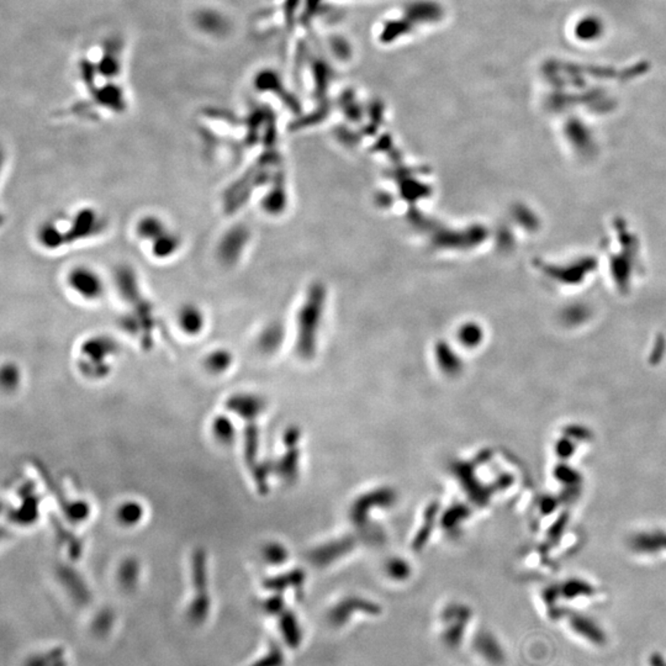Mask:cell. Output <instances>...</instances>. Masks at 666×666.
<instances>
[{
	"instance_id": "5b68a950",
	"label": "cell",
	"mask_w": 666,
	"mask_h": 666,
	"mask_svg": "<svg viewBox=\"0 0 666 666\" xmlns=\"http://www.w3.org/2000/svg\"><path fill=\"white\" fill-rule=\"evenodd\" d=\"M225 410L234 418L252 421L260 416L265 410V401L253 394H234L226 399Z\"/></svg>"
},
{
	"instance_id": "52a82bcc",
	"label": "cell",
	"mask_w": 666,
	"mask_h": 666,
	"mask_svg": "<svg viewBox=\"0 0 666 666\" xmlns=\"http://www.w3.org/2000/svg\"><path fill=\"white\" fill-rule=\"evenodd\" d=\"M116 524L124 528H135L142 522L146 516V510L142 502L136 500H126L117 505L115 510Z\"/></svg>"
},
{
	"instance_id": "277c9868",
	"label": "cell",
	"mask_w": 666,
	"mask_h": 666,
	"mask_svg": "<svg viewBox=\"0 0 666 666\" xmlns=\"http://www.w3.org/2000/svg\"><path fill=\"white\" fill-rule=\"evenodd\" d=\"M174 322L179 332L185 337H199L206 328L208 317L203 309L193 302H187L179 306Z\"/></svg>"
},
{
	"instance_id": "9c48e42d",
	"label": "cell",
	"mask_w": 666,
	"mask_h": 666,
	"mask_svg": "<svg viewBox=\"0 0 666 666\" xmlns=\"http://www.w3.org/2000/svg\"><path fill=\"white\" fill-rule=\"evenodd\" d=\"M24 666H69V661L66 649L57 646L29 656Z\"/></svg>"
},
{
	"instance_id": "6da1fadb",
	"label": "cell",
	"mask_w": 666,
	"mask_h": 666,
	"mask_svg": "<svg viewBox=\"0 0 666 666\" xmlns=\"http://www.w3.org/2000/svg\"><path fill=\"white\" fill-rule=\"evenodd\" d=\"M68 295L83 304H97L107 294V283L102 273L91 265H71L63 277Z\"/></svg>"
},
{
	"instance_id": "7c38bea8",
	"label": "cell",
	"mask_w": 666,
	"mask_h": 666,
	"mask_svg": "<svg viewBox=\"0 0 666 666\" xmlns=\"http://www.w3.org/2000/svg\"><path fill=\"white\" fill-rule=\"evenodd\" d=\"M286 550H285L284 547L280 545H265V550H263V557H265V561L268 563H272V564H279L283 560L286 558Z\"/></svg>"
},
{
	"instance_id": "8992f818",
	"label": "cell",
	"mask_w": 666,
	"mask_h": 666,
	"mask_svg": "<svg viewBox=\"0 0 666 666\" xmlns=\"http://www.w3.org/2000/svg\"><path fill=\"white\" fill-rule=\"evenodd\" d=\"M209 432L211 438L220 446H231L237 438V426L234 425L232 415L229 412L218 413L210 422Z\"/></svg>"
},
{
	"instance_id": "4fadbf2b",
	"label": "cell",
	"mask_w": 666,
	"mask_h": 666,
	"mask_svg": "<svg viewBox=\"0 0 666 666\" xmlns=\"http://www.w3.org/2000/svg\"><path fill=\"white\" fill-rule=\"evenodd\" d=\"M649 666H666V659L659 653H654L649 656Z\"/></svg>"
},
{
	"instance_id": "3957f363",
	"label": "cell",
	"mask_w": 666,
	"mask_h": 666,
	"mask_svg": "<svg viewBox=\"0 0 666 666\" xmlns=\"http://www.w3.org/2000/svg\"><path fill=\"white\" fill-rule=\"evenodd\" d=\"M201 561L195 564L193 573L194 597L188 607V618L194 626H201L209 618L211 599L208 589V576Z\"/></svg>"
},
{
	"instance_id": "7a4b0ae2",
	"label": "cell",
	"mask_w": 666,
	"mask_h": 666,
	"mask_svg": "<svg viewBox=\"0 0 666 666\" xmlns=\"http://www.w3.org/2000/svg\"><path fill=\"white\" fill-rule=\"evenodd\" d=\"M135 234L140 242L149 244V255L154 258H167L179 246L178 236L169 229L167 221L154 215L138 220Z\"/></svg>"
},
{
	"instance_id": "ba28073f",
	"label": "cell",
	"mask_w": 666,
	"mask_h": 666,
	"mask_svg": "<svg viewBox=\"0 0 666 666\" xmlns=\"http://www.w3.org/2000/svg\"><path fill=\"white\" fill-rule=\"evenodd\" d=\"M570 627L576 634L585 638L595 646H605L607 637L599 625L585 615H574L570 618Z\"/></svg>"
},
{
	"instance_id": "8fae6325",
	"label": "cell",
	"mask_w": 666,
	"mask_h": 666,
	"mask_svg": "<svg viewBox=\"0 0 666 666\" xmlns=\"http://www.w3.org/2000/svg\"><path fill=\"white\" fill-rule=\"evenodd\" d=\"M114 620H112V613H104L102 615H98L95 620L93 622L92 631L98 638L107 637L112 631Z\"/></svg>"
},
{
	"instance_id": "30bf717a",
	"label": "cell",
	"mask_w": 666,
	"mask_h": 666,
	"mask_svg": "<svg viewBox=\"0 0 666 666\" xmlns=\"http://www.w3.org/2000/svg\"><path fill=\"white\" fill-rule=\"evenodd\" d=\"M232 364V356L224 348H216L204 358L203 366L209 374L222 375L227 373Z\"/></svg>"
}]
</instances>
